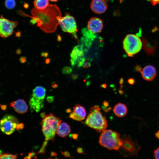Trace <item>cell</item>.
I'll use <instances>...</instances> for the list:
<instances>
[{"label": "cell", "instance_id": "obj_12", "mask_svg": "<svg viewBox=\"0 0 159 159\" xmlns=\"http://www.w3.org/2000/svg\"><path fill=\"white\" fill-rule=\"evenodd\" d=\"M73 112L69 116L71 118L79 121H82L85 119L86 113L83 106L77 104L73 107Z\"/></svg>", "mask_w": 159, "mask_h": 159}, {"label": "cell", "instance_id": "obj_32", "mask_svg": "<svg viewBox=\"0 0 159 159\" xmlns=\"http://www.w3.org/2000/svg\"><path fill=\"white\" fill-rule=\"evenodd\" d=\"M61 153L65 158H72L71 156L70 153L69 152L67 151L62 152Z\"/></svg>", "mask_w": 159, "mask_h": 159}, {"label": "cell", "instance_id": "obj_28", "mask_svg": "<svg viewBox=\"0 0 159 159\" xmlns=\"http://www.w3.org/2000/svg\"><path fill=\"white\" fill-rule=\"evenodd\" d=\"M36 154L34 152H30L29 153L28 156L25 157L24 158L31 159L33 157L35 158V157H36Z\"/></svg>", "mask_w": 159, "mask_h": 159}, {"label": "cell", "instance_id": "obj_8", "mask_svg": "<svg viewBox=\"0 0 159 159\" xmlns=\"http://www.w3.org/2000/svg\"><path fill=\"white\" fill-rule=\"evenodd\" d=\"M18 123V120L16 117L11 115H6L0 121V129L6 135H11L16 129Z\"/></svg>", "mask_w": 159, "mask_h": 159}, {"label": "cell", "instance_id": "obj_33", "mask_svg": "<svg viewBox=\"0 0 159 159\" xmlns=\"http://www.w3.org/2000/svg\"><path fill=\"white\" fill-rule=\"evenodd\" d=\"M27 60V58L25 56H22L20 59V62L22 63H25Z\"/></svg>", "mask_w": 159, "mask_h": 159}, {"label": "cell", "instance_id": "obj_2", "mask_svg": "<svg viewBox=\"0 0 159 159\" xmlns=\"http://www.w3.org/2000/svg\"><path fill=\"white\" fill-rule=\"evenodd\" d=\"M85 123L86 125L98 133L106 130L108 126L106 117L102 115L101 108L96 105L90 108Z\"/></svg>", "mask_w": 159, "mask_h": 159}, {"label": "cell", "instance_id": "obj_1", "mask_svg": "<svg viewBox=\"0 0 159 159\" xmlns=\"http://www.w3.org/2000/svg\"><path fill=\"white\" fill-rule=\"evenodd\" d=\"M33 16L30 22L32 24L37 23V26L45 32H54L59 24L58 18L61 16V10L57 6L50 5L46 9L40 10L35 7L31 11Z\"/></svg>", "mask_w": 159, "mask_h": 159}, {"label": "cell", "instance_id": "obj_51", "mask_svg": "<svg viewBox=\"0 0 159 159\" xmlns=\"http://www.w3.org/2000/svg\"><path fill=\"white\" fill-rule=\"evenodd\" d=\"M50 1L53 2H56L59 1V0H50Z\"/></svg>", "mask_w": 159, "mask_h": 159}, {"label": "cell", "instance_id": "obj_39", "mask_svg": "<svg viewBox=\"0 0 159 159\" xmlns=\"http://www.w3.org/2000/svg\"><path fill=\"white\" fill-rule=\"evenodd\" d=\"M78 135L76 133L72 134L71 135L72 138L74 139H77L78 137Z\"/></svg>", "mask_w": 159, "mask_h": 159}, {"label": "cell", "instance_id": "obj_54", "mask_svg": "<svg viewBox=\"0 0 159 159\" xmlns=\"http://www.w3.org/2000/svg\"><path fill=\"white\" fill-rule=\"evenodd\" d=\"M119 92L121 94H123V92L122 91L119 90Z\"/></svg>", "mask_w": 159, "mask_h": 159}, {"label": "cell", "instance_id": "obj_10", "mask_svg": "<svg viewBox=\"0 0 159 159\" xmlns=\"http://www.w3.org/2000/svg\"><path fill=\"white\" fill-rule=\"evenodd\" d=\"M103 27V21L98 18L95 17L91 18L88 22V29L95 34L101 32Z\"/></svg>", "mask_w": 159, "mask_h": 159}, {"label": "cell", "instance_id": "obj_22", "mask_svg": "<svg viewBox=\"0 0 159 159\" xmlns=\"http://www.w3.org/2000/svg\"><path fill=\"white\" fill-rule=\"evenodd\" d=\"M5 5L7 8L9 9H13L16 6L15 0H6Z\"/></svg>", "mask_w": 159, "mask_h": 159}, {"label": "cell", "instance_id": "obj_5", "mask_svg": "<svg viewBox=\"0 0 159 159\" xmlns=\"http://www.w3.org/2000/svg\"><path fill=\"white\" fill-rule=\"evenodd\" d=\"M123 49L130 57L139 53L143 47L142 41L137 35L129 34L123 41Z\"/></svg>", "mask_w": 159, "mask_h": 159}, {"label": "cell", "instance_id": "obj_40", "mask_svg": "<svg viewBox=\"0 0 159 159\" xmlns=\"http://www.w3.org/2000/svg\"><path fill=\"white\" fill-rule=\"evenodd\" d=\"M78 77V75L77 74H73L71 75L72 78L73 80H75Z\"/></svg>", "mask_w": 159, "mask_h": 159}, {"label": "cell", "instance_id": "obj_47", "mask_svg": "<svg viewBox=\"0 0 159 159\" xmlns=\"http://www.w3.org/2000/svg\"><path fill=\"white\" fill-rule=\"evenodd\" d=\"M100 87L104 88H106L107 87V85L106 84H103L101 85Z\"/></svg>", "mask_w": 159, "mask_h": 159}, {"label": "cell", "instance_id": "obj_15", "mask_svg": "<svg viewBox=\"0 0 159 159\" xmlns=\"http://www.w3.org/2000/svg\"><path fill=\"white\" fill-rule=\"evenodd\" d=\"M10 106L13 107L16 112L20 114H24L28 110V106L23 99H19L11 102Z\"/></svg>", "mask_w": 159, "mask_h": 159}, {"label": "cell", "instance_id": "obj_17", "mask_svg": "<svg viewBox=\"0 0 159 159\" xmlns=\"http://www.w3.org/2000/svg\"><path fill=\"white\" fill-rule=\"evenodd\" d=\"M29 105L32 112H39L44 106V100H41L32 96L29 101Z\"/></svg>", "mask_w": 159, "mask_h": 159}, {"label": "cell", "instance_id": "obj_43", "mask_svg": "<svg viewBox=\"0 0 159 159\" xmlns=\"http://www.w3.org/2000/svg\"><path fill=\"white\" fill-rule=\"evenodd\" d=\"M45 63L47 64H49L50 63L51 59L50 58L46 59H45Z\"/></svg>", "mask_w": 159, "mask_h": 159}, {"label": "cell", "instance_id": "obj_35", "mask_svg": "<svg viewBox=\"0 0 159 159\" xmlns=\"http://www.w3.org/2000/svg\"><path fill=\"white\" fill-rule=\"evenodd\" d=\"M128 83L130 85H133L135 83V80L133 78H129L128 80Z\"/></svg>", "mask_w": 159, "mask_h": 159}, {"label": "cell", "instance_id": "obj_42", "mask_svg": "<svg viewBox=\"0 0 159 159\" xmlns=\"http://www.w3.org/2000/svg\"><path fill=\"white\" fill-rule=\"evenodd\" d=\"M103 105L105 107H108L109 106V103L108 102L106 101H104L103 102Z\"/></svg>", "mask_w": 159, "mask_h": 159}, {"label": "cell", "instance_id": "obj_7", "mask_svg": "<svg viewBox=\"0 0 159 159\" xmlns=\"http://www.w3.org/2000/svg\"><path fill=\"white\" fill-rule=\"evenodd\" d=\"M59 24L63 31L71 34L76 40H78L77 35V25L74 17L67 13L64 17L58 18Z\"/></svg>", "mask_w": 159, "mask_h": 159}, {"label": "cell", "instance_id": "obj_44", "mask_svg": "<svg viewBox=\"0 0 159 159\" xmlns=\"http://www.w3.org/2000/svg\"><path fill=\"white\" fill-rule=\"evenodd\" d=\"M155 135L156 137L159 139V130L155 133Z\"/></svg>", "mask_w": 159, "mask_h": 159}, {"label": "cell", "instance_id": "obj_55", "mask_svg": "<svg viewBox=\"0 0 159 159\" xmlns=\"http://www.w3.org/2000/svg\"><path fill=\"white\" fill-rule=\"evenodd\" d=\"M2 153V151L1 150H0V155Z\"/></svg>", "mask_w": 159, "mask_h": 159}, {"label": "cell", "instance_id": "obj_52", "mask_svg": "<svg viewBox=\"0 0 159 159\" xmlns=\"http://www.w3.org/2000/svg\"><path fill=\"white\" fill-rule=\"evenodd\" d=\"M67 112V113H70V112H71V109H67V111H66Z\"/></svg>", "mask_w": 159, "mask_h": 159}, {"label": "cell", "instance_id": "obj_41", "mask_svg": "<svg viewBox=\"0 0 159 159\" xmlns=\"http://www.w3.org/2000/svg\"><path fill=\"white\" fill-rule=\"evenodd\" d=\"M52 87L53 88L55 89L58 87V85L57 84H56L55 83V84L53 83V84H52Z\"/></svg>", "mask_w": 159, "mask_h": 159}, {"label": "cell", "instance_id": "obj_6", "mask_svg": "<svg viewBox=\"0 0 159 159\" xmlns=\"http://www.w3.org/2000/svg\"><path fill=\"white\" fill-rule=\"evenodd\" d=\"M121 138L122 145L119 150L120 154L126 157L137 155L141 149L138 142L129 135H124Z\"/></svg>", "mask_w": 159, "mask_h": 159}, {"label": "cell", "instance_id": "obj_21", "mask_svg": "<svg viewBox=\"0 0 159 159\" xmlns=\"http://www.w3.org/2000/svg\"><path fill=\"white\" fill-rule=\"evenodd\" d=\"M34 5L38 9L42 10L46 8L49 5V0H34Z\"/></svg>", "mask_w": 159, "mask_h": 159}, {"label": "cell", "instance_id": "obj_20", "mask_svg": "<svg viewBox=\"0 0 159 159\" xmlns=\"http://www.w3.org/2000/svg\"><path fill=\"white\" fill-rule=\"evenodd\" d=\"M46 92V89L44 87L38 86L33 90L32 96L40 99L44 100Z\"/></svg>", "mask_w": 159, "mask_h": 159}, {"label": "cell", "instance_id": "obj_4", "mask_svg": "<svg viewBox=\"0 0 159 159\" xmlns=\"http://www.w3.org/2000/svg\"><path fill=\"white\" fill-rule=\"evenodd\" d=\"M62 120L59 118L50 113L43 118L41 123L42 130L45 138V140H54L57 130Z\"/></svg>", "mask_w": 159, "mask_h": 159}, {"label": "cell", "instance_id": "obj_49", "mask_svg": "<svg viewBox=\"0 0 159 159\" xmlns=\"http://www.w3.org/2000/svg\"><path fill=\"white\" fill-rule=\"evenodd\" d=\"M41 117L43 118H44L46 116V115H45V113H42L40 115Z\"/></svg>", "mask_w": 159, "mask_h": 159}, {"label": "cell", "instance_id": "obj_14", "mask_svg": "<svg viewBox=\"0 0 159 159\" xmlns=\"http://www.w3.org/2000/svg\"><path fill=\"white\" fill-rule=\"evenodd\" d=\"M83 45L82 44L75 46L71 54V62L73 67L75 66L78 60L84 57V50Z\"/></svg>", "mask_w": 159, "mask_h": 159}, {"label": "cell", "instance_id": "obj_34", "mask_svg": "<svg viewBox=\"0 0 159 159\" xmlns=\"http://www.w3.org/2000/svg\"><path fill=\"white\" fill-rule=\"evenodd\" d=\"M46 100L49 103H52L54 100V96H49L47 97Z\"/></svg>", "mask_w": 159, "mask_h": 159}, {"label": "cell", "instance_id": "obj_18", "mask_svg": "<svg viewBox=\"0 0 159 159\" xmlns=\"http://www.w3.org/2000/svg\"><path fill=\"white\" fill-rule=\"evenodd\" d=\"M71 131L70 126L65 122L61 123L56 131V133L61 137L65 138Z\"/></svg>", "mask_w": 159, "mask_h": 159}, {"label": "cell", "instance_id": "obj_26", "mask_svg": "<svg viewBox=\"0 0 159 159\" xmlns=\"http://www.w3.org/2000/svg\"><path fill=\"white\" fill-rule=\"evenodd\" d=\"M85 59L83 57L77 61V66L78 67H80L83 66L85 62Z\"/></svg>", "mask_w": 159, "mask_h": 159}, {"label": "cell", "instance_id": "obj_48", "mask_svg": "<svg viewBox=\"0 0 159 159\" xmlns=\"http://www.w3.org/2000/svg\"><path fill=\"white\" fill-rule=\"evenodd\" d=\"M57 40L59 42H61L62 40V38L61 36L59 35L57 36Z\"/></svg>", "mask_w": 159, "mask_h": 159}, {"label": "cell", "instance_id": "obj_38", "mask_svg": "<svg viewBox=\"0 0 159 159\" xmlns=\"http://www.w3.org/2000/svg\"><path fill=\"white\" fill-rule=\"evenodd\" d=\"M77 152L79 154H82L84 153V150L82 148L79 147L77 150Z\"/></svg>", "mask_w": 159, "mask_h": 159}, {"label": "cell", "instance_id": "obj_46", "mask_svg": "<svg viewBox=\"0 0 159 159\" xmlns=\"http://www.w3.org/2000/svg\"><path fill=\"white\" fill-rule=\"evenodd\" d=\"M124 82V80L123 78H121L120 80L119 84L122 86V85Z\"/></svg>", "mask_w": 159, "mask_h": 159}, {"label": "cell", "instance_id": "obj_50", "mask_svg": "<svg viewBox=\"0 0 159 159\" xmlns=\"http://www.w3.org/2000/svg\"><path fill=\"white\" fill-rule=\"evenodd\" d=\"M57 154L54 152H53L51 153V155L52 156H56Z\"/></svg>", "mask_w": 159, "mask_h": 159}, {"label": "cell", "instance_id": "obj_37", "mask_svg": "<svg viewBox=\"0 0 159 159\" xmlns=\"http://www.w3.org/2000/svg\"><path fill=\"white\" fill-rule=\"evenodd\" d=\"M135 69L136 71L139 72H141L142 70L140 66L139 65H137L135 67Z\"/></svg>", "mask_w": 159, "mask_h": 159}, {"label": "cell", "instance_id": "obj_24", "mask_svg": "<svg viewBox=\"0 0 159 159\" xmlns=\"http://www.w3.org/2000/svg\"><path fill=\"white\" fill-rule=\"evenodd\" d=\"M48 144V141L45 140L43 142L42 146L38 152V153L39 154H44L46 152V149Z\"/></svg>", "mask_w": 159, "mask_h": 159}, {"label": "cell", "instance_id": "obj_19", "mask_svg": "<svg viewBox=\"0 0 159 159\" xmlns=\"http://www.w3.org/2000/svg\"><path fill=\"white\" fill-rule=\"evenodd\" d=\"M115 115L119 117L125 116L128 112V108L126 105L121 103L117 104L113 109Z\"/></svg>", "mask_w": 159, "mask_h": 159}, {"label": "cell", "instance_id": "obj_45", "mask_svg": "<svg viewBox=\"0 0 159 159\" xmlns=\"http://www.w3.org/2000/svg\"><path fill=\"white\" fill-rule=\"evenodd\" d=\"M22 51L20 49H18L16 51V53L18 55H20L21 54Z\"/></svg>", "mask_w": 159, "mask_h": 159}, {"label": "cell", "instance_id": "obj_36", "mask_svg": "<svg viewBox=\"0 0 159 159\" xmlns=\"http://www.w3.org/2000/svg\"><path fill=\"white\" fill-rule=\"evenodd\" d=\"M49 55V53L46 52H43L41 53V56L42 57L46 58L48 57Z\"/></svg>", "mask_w": 159, "mask_h": 159}, {"label": "cell", "instance_id": "obj_53", "mask_svg": "<svg viewBox=\"0 0 159 159\" xmlns=\"http://www.w3.org/2000/svg\"><path fill=\"white\" fill-rule=\"evenodd\" d=\"M25 7L26 8H28V5L27 4H26L24 5Z\"/></svg>", "mask_w": 159, "mask_h": 159}, {"label": "cell", "instance_id": "obj_13", "mask_svg": "<svg viewBox=\"0 0 159 159\" xmlns=\"http://www.w3.org/2000/svg\"><path fill=\"white\" fill-rule=\"evenodd\" d=\"M140 72L143 79L146 81L149 82L152 81L157 75V71L155 67L150 65L144 67Z\"/></svg>", "mask_w": 159, "mask_h": 159}, {"label": "cell", "instance_id": "obj_23", "mask_svg": "<svg viewBox=\"0 0 159 159\" xmlns=\"http://www.w3.org/2000/svg\"><path fill=\"white\" fill-rule=\"evenodd\" d=\"M17 154H12L5 153H2L0 155V159H12L17 158Z\"/></svg>", "mask_w": 159, "mask_h": 159}, {"label": "cell", "instance_id": "obj_3", "mask_svg": "<svg viewBox=\"0 0 159 159\" xmlns=\"http://www.w3.org/2000/svg\"><path fill=\"white\" fill-rule=\"evenodd\" d=\"M99 143L102 146L110 150L118 151L122 145L120 135L117 132L106 130L101 132Z\"/></svg>", "mask_w": 159, "mask_h": 159}, {"label": "cell", "instance_id": "obj_27", "mask_svg": "<svg viewBox=\"0 0 159 159\" xmlns=\"http://www.w3.org/2000/svg\"><path fill=\"white\" fill-rule=\"evenodd\" d=\"M154 156L155 159H159V147L154 151Z\"/></svg>", "mask_w": 159, "mask_h": 159}, {"label": "cell", "instance_id": "obj_11", "mask_svg": "<svg viewBox=\"0 0 159 159\" xmlns=\"http://www.w3.org/2000/svg\"><path fill=\"white\" fill-rule=\"evenodd\" d=\"M90 7L94 13L101 14L106 12L108 5L105 0H92L90 3Z\"/></svg>", "mask_w": 159, "mask_h": 159}, {"label": "cell", "instance_id": "obj_29", "mask_svg": "<svg viewBox=\"0 0 159 159\" xmlns=\"http://www.w3.org/2000/svg\"><path fill=\"white\" fill-rule=\"evenodd\" d=\"M147 1H149L154 6L159 4V0H147Z\"/></svg>", "mask_w": 159, "mask_h": 159}, {"label": "cell", "instance_id": "obj_31", "mask_svg": "<svg viewBox=\"0 0 159 159\" xmlns=\"http://www.w3.org/2000/svg\"><path fill=\"white\" fill-rule=\"evenodd\" d=\"M24 127V125L23 123H19L17 124L16 129L17 130L22 129Z\"/></svg>", "mask_w": 159, "mask_h": 159}, {"label": "cell", "instance_id": "obj_30", "mask_svg": "<svg viewBox=\"0 0 159 159\" xmlns=\"http://www.w3.org/2000/svg\"><path fill=\"white\" fill-rule=\"evenodd\" d=\"M91 66V63L90 62L88 61L85 62L83 65L84 67L86 69H88Z\"/></svg>", "mask_w": 159, "mask_h": 159}, {"label": "cell", "instance_id": "obj_16", "mask_svg": "<svg viewBox=\"0 0 159 159\" xmlns=\"http://www.w3.org/2000/svg\"><path fill=\"white\" fill-rule=\"evenodd\" d=\"M143 47L146 53L150 55H154L157 46L156 42L152 44L144 37H142Z\"/></svg>", "mask_w": 159, "mask_h": 159}, {"label": "cell", "instance_id": "obj_9", "mask_svg": "<svg viewBox=\"0 0 159 159\" xmlns=\"http://www.w3.org/2000/svg\"><path fill=\"white\" fill-rule=\"evenodd\" d=\"M18 23L7 19L1 15L0 17V36L6 38L12 35Z\"/></svg>", "mask_w": 159, "mask_h": 159}, {"label": "cell", "instance_id": "obj_25", "mask_svg": "<svg viewBox=\"0 0 159 159\" xmlns=\"http://www.w3.org/2000/svg\"><path fill=\"white\" fill-rule=\"evenodd\" d=\"M72 70L71 68L69 67H65L63 68L62 70V73L65 74H69L71 73Z\"/></svg>", "mask_w": 159, "mask_h": 159}]
</instances>
